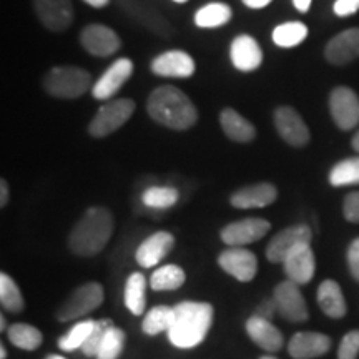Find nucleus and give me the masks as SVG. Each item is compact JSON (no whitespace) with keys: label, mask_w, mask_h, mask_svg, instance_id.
<instances>
[{"label":"nucleus","mask_w":359,"mask_h":359,"mask_svg":"<svg viewBox=\"0 0 359 359\" xmlns=\"http://www.w3.org/2000/svg\"><path fill=\"white\" fill-rule=\"evenodd\" d=\"M147 111L154 122L170 130L191 128L198 122V110L183 90L173 85H161L148 95Z\"/></svg>","instance_id":"nucleus-1"},{"label":"nucleus","mask_w":359,"mask_h":359,"mask_svg":"<svg viewBox=\"0 0 359 359\" xmlns=\"http://www.w3.org/2000/svg\"><path fill=\"white\" fill-rule=\"evenodd\" d=\"M213 323V306L210 303L183 302L173 306V323L168 338L173 346L190 349L203 343Z\"/></svg>","instance_id":"nucleus-2"},{"label":"nucleus","mask_w":359,"mask_h":359,"mask_svg":"<svg viewBox=\"0 0 359 359\" xmlns=\"http://www.w3.org/2000/svg\"><path fill=\"white\" fill-rule=\"evenodd\" d=\"M114 233V218L107 208L93 206L83 213L69 236V248L79 257H95Z\"/></svg>","instance_id":"nucleus-3"},{"label":"nucleus","mask_w":359,"mask_h":359,"mask_svg":"<svg viewBox=\"0 0 359 359\" xmlns=\"http://www.w3.org/2000/svg\"><path fill=\"white\" fill-rule=\"evenodd\" d=\"M92 75L90 72L74 65H60L45 75L43 90L50 97L65 98V100H74V98L82 97L92 88Z\"/></svg>","instance_id":"nucleus-4"},{"label":"nucleus","mask_w":359,"mask_h":359,"mask_svg":"<svg viewBox=\"0 0 359 359\" xmlns=\"http://www.w3.org/2000/svg\"><path fill=\"white\" fill-rule=\"evenodd\" d=\"M137 109L132 98H115L107 102L97 110L95 116L88 125V133L95 138L109 137L132 118L133 111Z\"/></svg>","instance_id":"nucleus-5"},{"label":"nucleus","mask_w":359,"mask_h":359,"mask_svg":"<svg viewBox=\"0 0 359 359\" xmlns=\"http://www.w3.org/2000/svg\"><path fill=\"white\" fill-rule=\"evenodd\" d=\"M103 286L98 283H87V285L79 286L64 303L60 304L57 311L58 321L79 320V318L87 316L103 303Z\"/></svg>","instance_id":"nucleus-6"},{"label":"nucleus","mask_w":359,"mask_h":359,"mask_svg":"<svg viewBox=\"0 0 359 359\" xmlns=\"http://www.w3.org/2000/svg\"><path fill=\"white\" fill-rule=\"evenodd\" d=\"M116 6L127 13L128 17L145 27L147 30L154 32L155 35L163 39H170L175 34L173 27L170 25V22L161 15L160 12H156L154 7L148 6L143 0H115Z\"/></svg>","instance_id":"nucleus-7"},{"label":"nucleus","mask_w":359,"mask_h":359,"mask_svg":"<svg viewBox=\"0 0 359 359\" xmlns=\"http://www.w3.org/2000/svg\"><path fill=\"white\" fill-rule=\"evenodd\" d=\"M330 111L336 127L353 130L359 125V97L353 88L336 87L330 95Z\"/></svg>","instance_id":"nucleus-8"},{"label":"nucleus","mask_w":359,"mask_h":359,"mask_svg":"<svg viewBox=\"0 0 359 359\" xmlns=\"http://www.w3.org/2000/svg\"><path fill=\"white\" fill-rule=\"evenodd\" d=\"M275 127L283 140L294 148L306 147L311 138L303 116L290 105H281L275 110Z\"/></svg>","instance_id":"nucleus-9"},{"label":"nucleus","mask_w":359,"mask_h":359,"mask_svg":"<svg viewBox=\"0 0 359 359\" xmlns=\"http://www.w3.org/2000/svg\"><path fill=\"white\" fill-rule=\"evenodd\" d=\"M37 19L50 32H64L74 22L72 0H32Z\"/></svg>","instance_id":"nucleus-10"},{"label":"nucleus","mask_w":359,"mask_h":359,"mask_svg":"<svg viewBox=\"0 0 359 359\" xmlns=\"http://www.w3.org/2000/svg\"><path fill=\"white\" fill-rule=\"evenodd\" d=\"M80 43L93 57H110L122 47L118 34L103 24H90L80 32Z\"/></svg>","instance_id":"nucleus-11"},{"label":"nucleus","mask_w":359,"mask_h":359,"mask_svg":"<svg viewBox=\"0 0 359 359\" xmlns=\"http://www.w3.org/2000/svg\"><path fill=\"white\" fill-rule=\"evenodd\" d=\"M133 75V62L127 57L118 58L109 69L102 74V77L93 83L92 95L97 100H110L114 98L118 90L128 82Z\"/></svg>","instance_id":"nucleus-12"},{"label":"nucleus","mask_w":359,"mask_h":359,"mask_svg":"<svg viewBox=\"0 0 359 359\" xmlns=\"http://www.w3.org/2000/svg\"><path fill=\"white\" fill-rule=\"evenodd\" d=\"M273 299L276 303L278 313L281 314L285 320L291 323H302L308 320V306L304 302L299 285L286 280L276 286Z\"/></svg>","instance_id":"nucleus-13"},{"label":"nucleus","mask_w":359,"mask_h":359,"mask_svg":"<svg viewBox=\"0 0 359 359\" xmlns=\"http://www.w3.org/2000/svg\"><path fill=\"white\" fill-rule=\"evenodd\" d=\"M271 230V224L263 218H245L233 222L222 230V240L228 246H246L262 240Z\"/></svg>","instance_id":"nucleus-14"},{"label":"nucleus","mask_w":359,"mask_h":359,"mask_svg":"<svg viewBox=\"0 0 359 359\" xmlns=\"http://www.w3.org/2000/svg\"><path fill=\"white\" fill-rule=\"evenodd\" d=\"M150 70L158 77L190 79L195 74L196 65L193 57L185 50H167L151 60Z\"/></svg>","instance_id":"nucleus-15"},{"label":"nucleus","mask_w":359,"mask_h":359,"mask_svg":"<svg viewBox=\"0 0 359 359\" xmlns=\"http://www.w3.org/2000/svg\"><path fill=\"white\" fill-rule=\"evenodd\" d=\"M218 264L228 275L236 278L238 281L248 283L257 276L258 259L250 250L243 246H231L224 250L218 258Z\"/></svg>","instance_id":"nucleus-16"},{"label":"nucleus","mask_w":359,"mask_h":359,"mask_svg":"<svg viewBox=\"0 0 359 359\" xmlns=\"http://www.w3.org/2000/svg\"><path fill=\"white\" fill-rule=\"evenodd\" d=\"M313 233L308 224H293V226L281 230L268 243L266 258L271 263H283L288 253L298 245L311 243Z\"/></svg>","instance_id":"nucleus-17"},{"label":"nucleus","mask_w":359,"mask_h":359,"mask_svg":"<svg viewBox=\"0 0 359 359\" xmlns=\"http://www.w3.org/2000/svg\"><path fill=\"white\" fill-rule=\"evenodd\" d=\"M283 269H285V275L288 276V280L296 283V285L302 286L311 281L314 271H316L311 243L298 245L291 250L283 262Z\"/></svg>","instance_id":"nucleus-18"},{"label":"nucleus","mask_w":359,"mask_h":359,"mask_svg":"<svg viewBox=\"0 0 359 359\" xmlns=\"http://www.w3.org/2000/svg\"><path fill=\"white\" fill-rule=\"evenodd\" d=\"M325 58L331 65H346L359 58V29H348L334 35L326 45Z\"/></svg>","instance_id":"nucleus-19"},{"label":"nucleus","mask_w":359,"mask_h":359,"mask_svg":"<svg viewBox=\"0 0 359 359\" xmlns=\"http://www.w3.org/2000/svg\"><path fill=\"white\" fill-rule=\"evenodd\" d=\"M230 58L235 69L253 72L263 64V50L251 35H238L230 45Z\"/></svg>","instance_id":"nucleus-20"},{"label":"nucleus","mask_w":359,"mask_h":359,"mask_svg":"<svg viewBox=\"0 0 359 359\" xmlns=\"http://www.w3.org/2000/svg\"><path fill=\"white\" fill-rule=\"evenodd\" d=\"M175 245V238L168 231H158L148 236L143 243L138 246L135 258L140 266L143 268H154L158 264L161 259L167 258Z\"/></svg>","instance_id":"nucleus-21"},{"label":"nucleus","mask_w":359,"mask_h":359,"mask_svg":"<svg viewBox=\"0 0 359 359\" xmlns=\"http://www.w3.org/2000/svg\"><path fill=\"white\" fill-rule=\"evenodd\" d=\"M331 339L316 331H299L291 338L288 351L294 359H313L330 351Z\"/></svg>","instance_id":"nucleus-22"},{"label":"nucleus","mask_w":359,"mask_h":359,"mask_svg":"<svg viewBox=\"0 0 359 359\" xmlns=\"http://www.w3.org/2000/svg\"><path fill=\"white\" fill-rule=\"evenodd\" d=\"M278 196L276 187L271 183H255V185L240 188L231 195L230 203L235 208H264V206L275 203Z\"/></svg>","instance_id":"nucleus-23"},{"label":"nucleus","mask_w":359,"mask_h":359,"mask_svg":"<svg viewBox=\"0 0 359 359\" xmlns=\"http://www.w3.org/2000/svg\"><path fill=\"white\" fill-rule=\"evenodd\" d=\"M246 333L253 339L255 344H258L259 348L268 353L280 351L283 343H285L281 331L271 321L258 316V314H255L246 321Z\"/></svg>","instance_id":"nucleus-24"},{"label":"nucleus","mask_w":359,"mask_h":359,"mask_svg":"<svg viewBox=\"0 0 359 359\" xmlns=\"http://www.w3.org/2000/svg\"><path fill=\"white\" fill-rule=\"evenodd\" d=\"M219 123H222L224 135L233 142L248 143L257 137L255 125L233 109H223L222 114H219Z\"/></svg>","instance_id":"nucleus-25"},{"label":"nucleus","mask_w":359,"mask_h":359,"mask_svg":"<svg viewBox=\"0 0 359 359\" xmlns=\"http://www.w3.org/2000/svg\"><path fill=\"white\" fill-rule=\"evenodd\" d=\"M318 303H320L321 311L333 320H339L346 314V302H344L343 291L334 280L321 283L318 288Z\"/></svg>","instance_id":"nucleus-26"},{"label":"nucleus","mask_w":359,"mask_h":359,"mask_svg":"<svg viewBox=\"0 0 359 359\" xmlns=\"http://www.w3.org/2000/svg\"><path fill=\"white\" fill-rule=\"evenodd\" d=\"M147 280L142 273H132L125 285V306L135 316H140L147 306Z\"/></svg>","instance_id":"nucleus-27"},{"label":"nucleus","mask_w":359,"mask_h":359,"mask_svg":"<svg viewBox=\"0 0 359 359\" xmlns=\"http://www.w3.org/2000/svg\"><path fill=\"white\" fill-rule=\"evenodd\" d=\"M231 8L223 2L206 4L195 13V24L200 29H217L231 20Z\"/></svg>","instance_id":"nucleus-28"},{"label":"nucleus","mask_w":359,"mask_h":359,"mask_svg":"<svg viewBox=\"0 0 359 359\" xmlns=\"http://www.w3.org/2000/svg\"><path fill=\"white\" fill-rule=\"evenodd\" d=\"M185 280V271L182 268L177 264H165L155 269L150 278V286L155 291H173L182 288Z\"/></svg>","instance_id":"nucleus-29"},{"label":"nucleus","mask_w":359,"mask_h":359,"mask_svg":"<svg viewBox=\"0 0 359 359\" xmlns=\"http://www.w3.org/2000/svg\"><path fill=\"white\" fill-rule=\"evenodd\" d=\"M308 37V27L303 22H285L273 30L271 39L278 47L291 48L303 43Z\"/></svg>","instance_id":"nucleus-30"},{"label":"nucleus","mask_w":359,"mask_h":359,"mask_svg":"<svg viewBox=\"0 0 359 359\" xmlns=\"http://www.w3.org/2000/svg\"><path fill=\"white\" fill-rule=\"evenodd\" d=\"M8 339L12 344H15L17 348L25 349V351H34L42 344V333L37 327L24 325V323H15L8 327Z\"/></svg>","instance_id":"nucleus-31"},{"label":"nucleus","mask_w":359,"mask_h":359,"mask_svg":"<svg viewBox=\"0 0 359 359\" xmlns=\"http://www.w3.org/2000/svg\"><path fill=\"white\" fill-rule=\"evenodd\" d=\"M172 323H173V308L160 304V306L151 308L150 311L145 314L142 327L148 336H155V334L163 333V331H167L168 333Z\"/></svg>","instance_id":"nucleus-32"},{"label":"nucleus","mask_w":359,"mask_h":359,"mask_svg":"<svg viewBox=\"0 0 359 359\" xmlns=\"http://www.w3.org/2000/svg\"><path fill=\"white\" fill-rule=\"evenodd\" d=\"M330 183L333 187L359 185V156L344 158L336 163L330 173Z\"/></svg>","instance_id":"nucleus-33"},{"label":"nucleus","mask_w":359,"mask_h":359,"mask_svg":"<svg viewBox=\"0 0 359 359\" xmlns=\"http://www.w3.org/2000/svg\"><path fill=\"white\" fill-rule=\"evenodd\" d=\"M0 303L8 313H20L24 309V298L19 286L6 273L0 275Z\"/></svg>","instance_id":"nucleus-34"},{"label":"nucleus","mask_w":359,"mask_h":359,"mask_svg":"<svg viewBox=\"0 0 359 359\" xmlns=\"http://www.w3.org/2000/svg\"><path fill=\"white\" fill-rule=\"evenodd\" d=\"M142 200L150 208H170L178 201V191L172 187H150L143 191Z\"/></svg>","instance_id":"nucleus-35"},{"label":"nucleus","mask_w":359,"mask_h":359,"mask_svg":"<svg viewBox=\"0 0 359 359\" xmlns=\"http://www.w3.org/2000/svg\"><path fill=\"white\" fill-rule=\"evenodd\" d=\"M93 326H95V321L93 320L77 323L64 338L58 339V346H60V349H64V351H75L79 348L82 349L85 341L88 339L90 333L93 331Z\"/></svg>","instance_id":"nucleus-36"},{"label":"nucleus","mask_w":359,"mask_h":359,"mask_svg":"<svg viewBox=\"0 0 359 359\" xmlns=\"http://www.w3.org/2000/svg\"><path fill=\"white\" fill-rule=\"evenodd\" d=\"M125 344V333L120 327L111 326L107 331L105 338L100 346V351L97 354V359H118L123 351Z\"/></svg>","instance_id":"nucleus-37"},{"label":"nucleus","mask_w":359,"mask_h":359,"mask_svg":"<svg viewBox=\"0 0 359 359\" xmlns=\"http://www.w3.org/2000/svg\"><path fill=\"white\" fill-rule=\"evenodd\" d=\"M111 326H114V325H111V321L107 320V318L95 321L93 331H92V333H90L88 339L85 341V344L82 346L83 354H87V356H97L98 351H100L103 338H105L107 331H109Z\"/></svg>","instance_id":"nucleus-38"},{"label":"nucleus","mask_w":359,"mask_h":359,"mask_svg":"<svg viewBox=\"0 0 359 359\" xmlns=\"http://www.w3.org/2000/svg\"><path fill=\"white\" fill-rule=\"evenodd\" d=\"M359 354V330L349 331L338 348V359H356Z\"/></svg>","instance_id":"nucleus-39"},{"label":"nucleus","mask_w":359,"mask_h":359,"mask_svg":"<svg viewBox=\"0 0 359 359\" xmlns=\"http://www.w3.org/2000/svg\"><path fill=\"white\" fill-rule=\"evenodd\" d=\"M344 218L351 223H359V191H353L344 198Z\"/></svg>","instance_id":"nucleus-40"},{"label":"nucleus","mask_w":359,"mask_h":359,"mask_svg":"<svg viewBox=\"0 0 359 359\" xmlns=\"http://www.w3.org/2000/svg\"><path fill=\"white\" fill-rule=\"evenodd\" d=\"M348 266L354 280L359 281V238H356L348 248Z\"/></svg>","instance_id":"nucleus-41"},{"label":"nucleus","mask_w":359,"mask_h":359,"mask_svg":"<svg viewBox=\"0 0 359 359\" xmlns=\"http://www.w3.org/2000/svg\"><path fill=\"white\" fill-rule=\"evenodd\" d=\"M333 8L338 17L354 15L359 11V0H336Z\"/></svg>","instance_id":"nucleus-42"},{"label":"nucleus","mask_w":359,"mask_h":359,"mask_svg":"<svg viewBox=\"0 0 359 359\" xmlns=\"http://www.w3.org/2000/svg\"><path fill=\"white\" fill-rule=\"evenodd\" d=\"M276 311H278L276 303H275V299L271 298V299H264V302L259 304L257 314H258V316L266 318V320H269V318H271Z\"/></svg>","instance_id":"nucleus-43"},{"label":"nucleus","mask_w":359,"mask_h":359,"mask_svg":"<svg viewBox=\"0 0 359 359\" xmlns=\"http://www.w3.org/2000/svg\"><path fill=\"white\" fill-rule=\"evenodd\" d=\"M248 8H253V11H258V8L268 7L273 0H241Z\"/></svg>","instance_id":"nucleus-44"},{"label":"nucleus","mask_w":359,"mask_h":359,"mask_svg":"<svg viewBox=\"0 0 359 359\" xmlns=\"http://www.w3.org/2000/svg\"><path fill=\"white\" fill-rule=\"evenodd\" d=\"M8 203V185L6 180L0 182V206H6Z\"/></svg>","instance_id":"nucleus-45"},{"label":"nucleus","mask_w":359,"mask_h":359,"mask_svg":"<svg viewBox=\"0 0 359 359\" xmlns=\"http://www.w3.org/2000/svg\"><path fill=\"white\" fill-rule=\"evenodd\" d=\"M293 6L296 7V11L306 13L309 11V7H311V0H293Z\"/></svg>","instance_id":"nucleus-46"},{"label":"nucleus","mask_w":359,"mask_h":359,"mask_svg":"<svg viewBox=\"0 0 359 359\" xmlns=\"http://www.w3.org/2000/svg\"><path fill=\"white\" fill-rule=\"evenodd\" d=\"M83 2H85V4H88V6L95 7V8H102V7L109 6L110 0H83Z\"/></svg>","instance_id":"nucleus-47"},{"label":"nucleus","mask_w":359,"mask_h":359,"mask_svg":"<svg viewBox=\"0 0 359 359\" xmlns=\"http://www.w3.org/2000/svg\"><path fill=\"white\" fill-rule=\"evenodd\" d=\"M351 147H353L354 150H356L358 154H359V132L353 137V140H351Z\"/></svg>","instance_id":"nucleus-48"},{"label":"nucleus","mask_w":359,"mask_h":359,"mask_svg":"<svg viewBox=\"0 0 359 359\" xmlns=\"http://www.w3.org/2000/svg\"><path fill=\"white\" fill-rule=\"evenodd\" d=\"M0 358L7 359V351H6V348H4V346H0Z\"/></svg>","instance_id":"nucleus-49"},{"label":"nucleus","mask_w":359,"mask_h":359,"mask_svg":"<svg viewBox=\"0 0 359 359\" xmlns=\"http://www.w3.org/2000/svg\"><path fill=\"white\" fill-rule=\"evenodd\" d=\"M0 327H2V331H6V318L0 316Z\"/></svg>","instance_id":"nucleus-50"},{"label":"nucleus","mask_w":359,"mask_h":359,"mask_svg":"<svg viewBox=\"0 0 359 359\" xmlns=\"http://www.w3.org/2000/svg\"><path fill=\"white\" fill-rule=\"evenodd\" d=\"M45 359H65V358L64 356H58V354H50V356L45 358Z\"/></svg>","instance_id":"nucleus-51"},{"label":"nucleus","mask_w":359,"mask_h":359,"mask_svg":"<svg viewBox=\"0 0 359 359\" xmlns=\"http://www.w3.org/2000/svg\"><path fill=\"white\" fill-rule=\"evenodd\" d=\"M173 2H175V4H187L188 0H173Z\"/></svg>","instance_id":"nucleus-52"},{"label":"nucleus","mask_w":359,"mask_h":359,"mask_svg":"<svg viewBox=\"0 0 359 359\" xmlns=\"http://www.w3.org/2000/svg\"><path fill=\"white\" fill-rule=\"evenodd\" d=\"M259 359H276V358H273V356H263V358H259Z\"/></svg>","instance_id":"nucleus-53"}]
</instances>
